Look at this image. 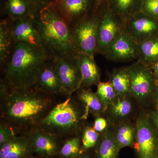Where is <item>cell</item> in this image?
Instances as JSON below:
<instances>
[{
    "label": "cell",
    "instance_id": "cell-1",
    "mask_svg": "<svg viewBox=\"0 0 158 158\" xmlns=\"http://www.w3.org/2000/svg\"><path fill=\"white\" fill-rule=\"evenodd\" d=\"M1 117L18 132L37 127L56 104L53 95L34 86L24 89L9 88L1 79Z\"/></svg>",
    "mask_w": 158,
    "mask_h": 158
},
{
    "label": "cell",
    "instance_id": "cell-2",
    "mask_svg": "<svg viewBox=\"0 0 158 158\" xmlns=\"http://www.w3.org/2000/svg\"><path fill=\"white\" fill-rule=\"evenodd\" d=\"M33 22L47 58L54 60L78 54L74 45L71 27L52 3L34 15Z\"/></svg>",
    "mask_w": 158,
    "mask_h": 158
},
{
    "label": "cell",
    "instance_id": "cell-3",
    "mask_svg": "<svg viewBox=\"0 0 158 158\" xmlns=\"http://www.w3.org/2000/svg\"><path fill=\"white\" fill-rule=\"evenodd\" d=\"M47 57L42 48L24 42L16 43L10 58L1 69L9 88L33 87L37 74Z\"/></svg>",
    "mask_w": 158,
    "mask_h": 158
},
{
    "label": "cell",
    "instance_id": "cell-4",
    "mask_svg": "<svg viewBox=\"0 0 158 158\" xmlns=\"http://www.w3.org/2000/svg\"><path fill=\"white\" fill-rule=\"evenodd\" d=\"M72 95L56 104L36 127L61 138L76 132L84 119Z\"/></svg>",
    "mask_w": 158,
    "mask_h": 158
},
{
    "label": "cell",
    "instance_id": "cell-5",
    "mask_svg": "<svg viewBox=\"0 0 158 158\" xmlns=\"http://www.w3.org/2000/svg\"><path fill=\"white\" fill-rule=\"evenodd\" d=\"M96 53L104 56L110 44L125 29V23L108 7L107 2L99 7Z\"/></svg>",
    "mask_w": 158,
    "mask_h": 158
},
{
    "label": "cell",
    "instance_id": "cell-6",
    "mask_svg": "<svg viewBox=\"0 0 158 158\" xmlns=\"http://www.w3.org/2000/svg\"><path fill=\"white\" fill-rule=\"evenodd\" d=\"M98 9V8L93 14L71 27L74 45L78 53L86 54L93 57L96 53Z\"/></svg>",
    "mask_w": 158,
    "mask_h": 158
},
{
    "label": "cell",
    "instance_id": "cell-7",
    "mask_svg": "<svg viewBox=\"0 0 158 158\" xmlns=\"http://www.w3.org/2000/svg\"><path fill=\"white\" fill-rule=\"evenodd\" d=\"M134 148L139 158H158V135L148 116L142 114L136 123Z\"/></svg>",
    "mask_w": 158,
    "mask_h": 158
},
{
    "label": "cell",
    "instance_id": "cell-8",
    "mask_svg": "<svg viewBox=\"0 0 158 158\" xmlns=\"http://www.w3.org/2000/svg\"><path fill=\"white\" fill-rule=\"evenodd\" d=\"M127 67L131 79L130 95L138 101H144L155 91L152 69L138 60Z\"/></svg>",
    "mask_w": 158,
    "mask_h": 158
},
{
    "label": "cell",
    "instance_id": "cell-9",
    "mask_svg": "<svg viewBox=\"0 0 158 158\" xmlns=\"http://www.w3.org/2000/svg\"><path fill=\"white\" fill-rule=\"evenodd\" d=\"M52 4L71 27L93 14L101 5L97 0H54Z\"/></svg>",
    "mask_w": 158,
    "mask_h": 158
},
{
    "label": "cell",
    "instance_id": "cell-10",
    "mask_svg": "<svg viewBox=\"0 0 158 158\" xmlns=\"http://www.w3.org/2000/svg\"><path fill=\"white\" fill-rule=\"evenodd\" d=\"M78 54L53 60L64 94L67 96L81 88V77L78 63Z\"/></svg>",
    "mask_w": 158,
    "mask_h": 158
},
{
    "label": "cell",
    "instance_id": "cell-11",
    "mask_svg": "<svg viewBox=\"0 0 158 158\" xmlns=\"http://www.w3.org/2000/svg\"><path fill=\"white\" fill-rule=\"evenodd\" d=\"M31 141L33 153L40 158L58 155L63 143L61 137L34 128L25 132Z\"/></svg>",
    "mask_w": 158,
    "mask_h": 158
},
{
    "label": "cell",
    "instance_id": "cell-12",
    "mask_svg": "<svg viewBox=\"0 0 158 158\" xmlns=\"http://www.w3.org/2000/svg\"><path fill=\"white\" fill-rule=\"evenodd\" d=\"M104 56L108 60L114 62H128L138 59V44L125 28L110 44Z\"/></svg>",
    "mask_w": 158,
    "mask_h": 158
},
{
    "label": "cell",
    "instance_id": "cell-13",
    "mask_svg": "<svg viewBox=\"0 0 158 158\" xmlns=\"http://www.w3.org/2000/svg\"><path fill=\"white\" fill-rule=\"evenodd\" d=\"M125 28L139 44L158 35V20L140 11L125 22Z\"/></svg>",
    "mask_w": 158,
    "mask_h": 158
},
{
    "label": "cell",
    "instance_id": "cell-14",
    "mask_svg": "<svg viewBox=\"0 0 158 158\" xmlns=\"http://www.w3.org/2000/svg\"><path fill=\"white\" fill-rule=\"evenodd\" d=\"M34 86L50 95H65L53 60L47 58L44 62L37 74Z\"/></svg>",
    "mask_w": 158,
    "mask_h": 158
},
{
    "label": "cell",
    "instance_id": "cell-15",
    "mask_svg": "<svg viewBox=\"0 0 158 158\" xmlns=\"http://www.w3.org/2000/svg\"><path fill=\"white\" fill-rule=\"evenodd\" d=\"M28 136L16 135L0 146V158H24L33 155Z\"/></svg>",
    "mask_w": 158,
    "mask_h": 158
},
{
    "label": "cell",
    "instance_id": "cell-16",
    "mask_svg": "<svg viewBox=\"0 0 158 158\" xmlns=\"http://www.w3.org/2000/svg\"><path fill=\"white\" fill-rule=\"evenodd\" d=\"M33 18L27 17L12 21V35L15 43L24 42L41 48L40 38L34 25Z\"/></svg>",
    "mask_w": 158,
    "mask_h": 158
},
{
    "label": "cell",
    "instance_id": "cell-17",
    "mask_svg": "<svg viewBox=\"0 0 158 158\" xmlns=\"http://www.w3.org/2000/svg\"><path fill=\"white\" fill-rule=\"evenodd\" d=\"M78 63L81 77V88L98 85L101 82L100 74L94 57L86 54L79 53Z\"/></svg>",
    "mask_w": 158,
    "mask_h": 158
},
{
    "label": "cell",
    "instance_id": "cell-18",
    "mask_svg": "<svg viewBox=\"0 0 158 158\" xmlns=\"http://www.w3.org/2000/svg\"><path fill=\"white\" fill-rule=\"evenodd\" d=\"M12 21L8 17L0 22V64L1 69L6 65L14 48L15 43L12 32Z\"/></svg>",
    "mask_w": 158,
    "mask_h": 158
},
{
    "label": "cell",
    "instance_id": "cell-19",
    "mask_svg": "<svg viewBox=\"0 0 158 158\" xmlns=\"http://www.w3.org/2000/svg\"><path fill=\"white\" fill-rule=\"evenodd\" d=\"M143 0H107L108 7L123 23L141 11Z\"/></svg>",
    "mask_w": 158,
    "mask_h": 158
},
{
    "label": "cell",
    "instance_id": "cell-20",
    "mask_svg": "<svg viewBox=\"0 0 158 158\" xmlns=\"http://www.w3.org/2000/svg\"><path fill=\"white\" fill-rule=\"evenodd\" d=\"M76 91L78 98L85 107L83 119H87L90 113L99 115L106 111L100 100L90 88H81Z\"/></svg>",
    "mask_w": 158,
    "mask_h": 158
},
{
    "label": "cell",
    "instance_id": "cell-21",
    "mask_svg": "<svg viewBox=\"0 0 158 158\" xmlns=\"http://www.w3.org/2000/svg\"><path fill=\"white\" fill-rule=\"evenodd\" d=\"M138 45L137 60L152 67L158 59V35L145 40Z\"/></svg>",
    "mask_w": 158,
    "mask_h": 158
},
{
    "label": "cell",
    "instance_id": "cell-22",
    "mask_svg": "<svg viewBox=\"0 0 158 158\" xmlns=\"http://www.w3.org/2000/svg\"><path fill=\"white\" fill-rule=\"evenodd\" d=\"M109 81L118 96L130 95L131 79L128 67L115 69L110 73Z\"/></svg>",
    "mask_w": 158,
    "mask_h": 158
},
{
    "label": "cell",
    "instance_id": "cell-23",
    "mask_svg": "<svg viewBox=\"0 0 158 158\" xmlns=\"http://www.w3.org/2000/svg\"><path fill=\"white\" fill-rule=\"evenodd\" d=\"M4 11L12 21L27 17H34L30 7L24 0H5Z\"/></svg>",
    "mask_w": 158,
    "mask_h": 158
},
{
    "label": "cell",
    "instance_id": "cell-24",
    "mask_svg": "<svg viewBox=\"0 0 158 158\" xmlns=\"http://www.w3.org/2000/svg\"><path fill=\"white\" fill-rule=\"evenodd\" d=\"M97 150V158H118L119 149L114 134L107 131L102 136Z\"/></svg>",
    "mask_w": 158,
    "mask_h": 158
},
{
    "label": "cell",
    "instance_id": "cell-25",
    "mask_svg": "<svg viewBox=\"0 0 158 158\" xmlns=\"http://www.w3.org/2000/svg\"><path fill=\"white\" fill-rule=\"evenodd\" d=\"M114 136L119 149L125 147H134L136 128L130 123H123L118 127Z\"/></svg>",
    "mask_w": 158,
    "mask_h": 158
},
{
    "label": "cell",
    "instance_id": "cell-26",
    "mask_svg": "<svg viewBox=\"0 0 158 158\" xmlns=\"http://www.w3.org/2000/svg\"><path fill=\"white\" fill-rule=\"evenodd\" d=\"M97 86L95 94L100 100L106 111L115 101L118 94L109 81L100 82Z\"/></svg>",
    "mask_w": 158,
    "mask_h": 158
},
{
    "label": "cell",
    "instance_id": "cell-27",
    "mask_svg": "<svg viewBox=\"0 0 158 158\" xmlns=\"http://www.w3.org/2000/svg\"><path fill=\"white\" fill-rule=\"evenodd\" d=\"M82 141L78 137L69 138L63 143L58 155L61 158H75L81 154Z\"/></svg>",
    "mask_w": 158,
    "mask_h": 158
},
{
    "label": "cell",
    "instance_id": "cell-28",
    "mask_svg": "<svg viewBox=\"0 0 158 158\" xmlns=\"http://www.w3.org/2000/svg\"><path fill=\"white\" fill-rule=\"evenodd\" d=\"M127 97L117 96L110 106L111 115L116 118H123L130 115L132 110L131 103Z\"/></svg>",
    "mask_w": 158,
    "mask_h": 158
},
{
    "label": "cell",
    "instance_id": "cell-29",
    "mask_svg": "<svg viewBox=\"0 0 158 158\" xmlns=\"http://www.w3.org/2000/svg\"><path fill=\"white\" fill-rule=\"evenodd\" d=\"M99 135L93 127H87L85 128L81 138V154L88 150L95 147L98 144Z\"/></svg>",
    "mask_w": 158,
    "mask_h": 158
},
{
    "label": "cell",
    "instance_id": "cell-30",
    "mask_svg": "<svg viewBox=\"0 0 158 158\" xmlns=\"http://www.w3.org/2000/svg\"><path fill=\"white\" fill-rule=\"evenodd\" d=\"M141 11L158 20V0H143Z\"/></svg>",
    "mask_w": 158,
    "mask_h": 158
},
{
    "label": "cell",
    "instance_id": "cell-31",
    "mask_svg": "<svg viewBox=\"0 0 158 158\" xmlns=\"http://www.w3.org/2000/svg\"><path fill=\"white\" fill-rule=\"evenodd\" d=\"M18 133L14 128L9 124L1 121L0 125V146L14 136L18 135Z\"/></svg>",
    "mask_w": 158,
    "mask_h": 158
},
{
    "label": "cell",
    "instance_id": "cell-32",
    "mask_svg": "<svg viewBox=\"0 0 158 158\" xmlns=\"http://www.w3.org/2000/svg\"><path fill=\"white\" fill-rule=\"evenodd\" d=\"M34 15L49 5L54 0H24Z\"/></svg>",
    "mask_w": 158,
    "mask_h": 158
},
{
    "label": "cell",
    "instance_id": "cell-33",
    "mask_svg": "<svg viewBox=\"0 0 158 158\" xmlns=\"http://www.w3.org/2000/svg\"><path fill=\"white\" fill-rule=\"evenodd\" d=\"M107 126L106 119L103 117H98L94 120L93 127L97 132L101 133L106 130Z\"/></svg>",
    "mask_w": 158,
    "mask_h": 158
},
{
    "label": "cell",
    "instance_id": "cell-34",
    "mask_svg": "<svg viewBox=\"0 0 158 158\" xmlns=\"http://www.w3.org/2000/svg\"><path fill=\"white\" fill-rule=\"evenodd\" d=\"M151 67L156 85L158 82V59Z\"/></svg>",
    "mask_w": 158,
    "mask_h": 158
},
{
    "label": "cell",
    "instance_id": "cell-35",
    "mask_svg": "<svg viewBox=\"0 0 158 158\" xmlns=\"http://www.w3.org/2000/svg\"><path fill=\"white\" fill-rule=\"evenodd\" d=\"M152 118L154 122L155 128L158 134V108L156 112H154L152 115Z\"/></svg>",
    "mask_w": 158,
    "mask_h": 158
},
{
    "label": "cell",
    "instance_id": "cell-36",
    "mask_svg": "<svg viewBox=\"0 0 158 158\" xmlns=\"http://www.w3.org/2000/svg\"><path fill=\"white\" fill-rule=\"evenodd\" d=\"M155 100L156 106L158 108V82L156 84L155 91L154 93Z\"/></svg>",
    "mask_w": 158,
    "mask_h": 158
},
{
    "label": "cell",
    "instance_id": "cell-37",
    "mask_svg": "<svg viewBox=\"0 0 158 158\" xmlns=\"http://www.w3.org/2000/svg\"><path fill=\"white\" fill-rule=\"evenodd\" d=\"M75 158H91V157L87 155H83V154H82Z\"/></svg>",
    "mask_w": 158,
    "mask_h": 158
},
{
    "label": "cell",
    "instance_id": "cell-38",
    "mask_svg": "<svg viewBox=\"0 0 158 158\" xmlns=\"http://www.w3.org/2000/svg\"><path fill=\"white\" fill-rule=\"evenodd\" d=\"M99 4H101L102 3L105 2H107V0H97Z\"/></svg>",
    "mask_w": 158,
    "mask_h": 158
},
{
    "label": "cell",
    "instance_id": "cell-39",
    "mask_svg": "<svg viewBox=\"0 0 158 158\" xmlns=\"http://www.w3.org/2000/svg\"><path fill=\"white\" fill-rule=\"evenodd\" d=\"M24 158H38V157H37L34 156H33V155H32L28 156Z\"/></svg>",
    "mask_w": 158,
    "mask_h": 158
}]
</instances>
